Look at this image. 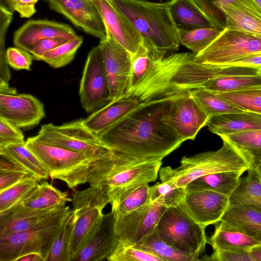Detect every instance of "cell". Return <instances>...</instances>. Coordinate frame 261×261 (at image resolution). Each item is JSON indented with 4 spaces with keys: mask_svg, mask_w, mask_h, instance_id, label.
Instances as JSON below:
<instances>
[{
    "mask_svg": "<svg viewBox=\"0 0 261 261\" xmlns=\"http://www.w3.org/2000/svg\"><path fill=\"white\" fill-rule=\"evenodd\" d=\"M172 95L141 100L98 136L115 151L140 159H163L184 142L164 120Z\"/></svg>",
    "mask_w": 261,
    "mask_h": 261,
    "instance_id": "obj_1",
    "label": "cell"
},
{
    "mask_svg": "<svg viewBox=\"0 0 261 261\" xmlns=\"http://www.w3.org/2000/svg\"><path fill=\"white\" fill-rule=\"evenodd\" d=\"M131 22L143 41L167 54L178 49L177 29L169 2L143 0H108Z\"/></svg>",
    "mask_w": 261,
    "mask_h": 261,
    "instance_id": "obj_2",
    "label": "cell"
},
{
    "mask_svg": "<svg viewBox=\"0 0 261 261\" xmlns=\"http://www.w3.org/2000/svg\"><path fill=\"white\" fill-rule=\"evenodd\" d=\"M180 163L174 169L170 166L160 168L159 174L161 181L185 188L192 181L204 175L224 171L245 172L250 168L239 152L224 141L218 150L184 156Z\"/></svg>",
    "mask_w": 261,
    "mask_h": 261,
    "instance_id": "obj_3",
    "label": "cell"
},
{
    "mask_svg": "<svg viewBox=\"0 0 261 261\" xmlns=\"http://www.w3.org/2000/svg\"><path fill=\"white\" fill-rule=\"evenodd\" d=\"M69 206L59 207L45 218L23 231L0 238V261H16L29 253H37L47 261L51 246Z\"/></svg>",
    "mask_w": 261,
    "mask_h": 261,
    "instance_id": "obj_4",
    "label": "cell"
},
{
    "mask_svg": "<svg viewBox=\"0 0 261 261\" xmlns=\"http://www.w3.org/2000/svg\"><path fill=\"white\" fill-rule=\"evenodd\" d=\"M25 146L39 159L52 179H59L70 189L88 182L92 162L82 153L43 143L35 136Z\"/></svg>",
    "mask_w": 261,
    "mask_h": 261,
    "instance_id": "obj_5",
    "label": "cell"
},
{
    "mask_svg": "<svg viewBox=\"0 0 261 261\" xmlns=\"http://www.w3.org/2000/svg\"><path fill=\"white\" fill-rule=\"evenodd\" d=\"M83 120L81 118L60 125L43 124L35 137L43 143L82 153L93 163L113 154L115 151L88 128Z\"/></svg>",
    "mask_w": 261,
    "mask_h": 261,
    "instance_id": "obj_6",
    "label": "cell"
},
{
    "mask_svg": "<svg viewBox=\"0 0 261 261\" xmlns=\"http://www.w3.org/2000/svg\"><path fill=\"white\" fill-rule=\"evenodd\" d=\"M205 227L195 221L179 205L168 207L156 229L160 239L175 249L199 255L207 243Z\"/></svg>",
    "mask_w": 261,
    "mask_h": 261,
    "instance_id": "obj_7",
    "label": "cell"
},
{
    "mask_svg": "<svg viewBox=\"0 0 261 261\" xmlns=\"http://www.w3.org/2000/svg\"><path fill=\"white\" fill-rule=\"evenodd\" d=\"M72 202V209L77 219L70 248V261H76L99 228L104 215L102 210L109 202L100 188L92 186L75 191Z\"/></svg>",
    "mask_w": 261,
    "mask_h": 261,
    "instance_id": "obj_8",
    "label": "cell"
},
{
    "mask_svg": "<svg viewBox=\"0 0 261 261\" xmlns=\"http://www.w3.org/2000/svg\"><path fill=\"white\" fill-rule=\"evenodd\" d=\"M258 53H261L260 35L225 28L206 48L195 54L194 59L202 64L226 65Z\"/></svg>",
    "mask_w": 261,
    "mask_h": 261,
    "instance_id": "obj_9",
    "label": "cell"
},
{
    "mask_svg": "<svg viewBox=\"0 0 261 261\" xmlns=\"http://www.w3.org/2000/svg\"><path fill=\"white\" fill-rule=\"evenodd\" d=\"M209 118L190 90L173 94L164 114L166 124L183 142L194 140Z\"/></svg>",
    "mask_w": 261,
    "mask_h": 261,
    "instance_id": "obj_10",
    "label": "cell"
},
{
    "mask_svg": "<svg viewBox=\"0 0 261 261\" xmlns=\"http://www.w3.org/2000/svg\"><path fill=\"white\" fill-rule=\"evenodd\" d=\"M81 105L88 113H92L110 103L108 82L100 46L89 52L80 83Z\"/></svg>",
    "mask_w": 261,
    "mask_h": 261,
    "instance_id": "obj_11",
    "label": "cell"
},
{
    "mask_svg": "<svg viewBox=\"0 0 261 261\" xmlns=\"http://www.w3.org/2000/svg\"><path fill=\"white\" fill-rule=\"evenodd\" d=\"M162 159L144 160L116 172L92 187L100 188L111 204L125 192L141 185L155 181L162 164Z\"/></svg>",
    "mask_w": 261,
    "mask_h": 261,
    "instance_id": "obj_12",
    "label": "cell"
},
{
    "mask_svg": "<svg viewBox=\"0 0 261 261\" xmlns=\"http://www.w3.org/2000/svg\"><path fill=\"white\" fill-rule=\"evenodd\" d=\"M107 76L110 98H119L128 90L132 70V55L107 30L106 37L100 41Z\"/></svg>",
    "mask_w": 261,
    "mask_h": 261,
    "instance_id": "obj_13",
    "label": "cell"
},
{
    "mask_svg": "<svg viewBox=\"0 0 261 261\" xmlns=\"http://www.w3.org/2000/svg\"><path fill=\"white\" fill-rule=\"evenodd\" d=\"M166 208L150 202L115 220L116 246H134L155 228Z\"/></svg>",
    "mask_w": 261,
    "mask_h": 261,
    "instance_id": "obj_14",
    "label": "cell"
},
{
    "mask_svg": "<svg viewBox=\"0 0 261 261\" xmlns=\"http://www.w3.org/2000/svg\"><path fill=\"white\" fill-rule=\"evenodd\" d=\"M51 10L68 19L76 28L99 39H105L107 30L91 0H45Z\"/></svg>",
    "mask_w": 261,
    "mask_h": 261,
    "instance_id": "obj_15",
    "label": "cell"
},
{
    "mask_svg": "<svg viewBox=\"0 0 261 261\" xmlns=\"http://www.w3.org/2000/svg\"><path fill=\"white\" fill-rule=\"evenodd\" d=\"M179 206L195 221L206 227L221 221L229 207V197L208 190L186 191Z\"/></svg>",
    "mask_w": 261,
    "mask_h": 261,
    "instance_id": "obj_16",
    "label": "cell"
},
{
    "mask_svg": "<svg viewBox=\"0 0 261 261\" xmlns=\"http://www.w3.org/2000/svg\"><path fill=\"white\" fill-rule=\"evenodd\" d=\"M45 115L43 104L31 94L0 93V118L20 129L34 127Z\"/></svg>",
    "mask_w": 261,
    "mask_h": 261,
    "instance_id": "obj_17",
    "label": "cell"
},
{
    "mask_svg": "<svg viewBox=\"0 0 261 261\" xmlns=\"http://www.w3.org/2000/svg\"><path fill=\"white\" fill-rule=\"evenodd\" d=\"M98 11L106 30L132 55L143 39L129 20L108 0H91Z\"/></svg>",
    "mask_w": 261,
    "mask_h": 261,
    "instance_id": "obj_18",
    "label": "cell"
},
{
    "mask_svg": "<svg viewBox=\"0 0 261 261\" xmlns=\"http://www.w3.org/2000/svg\"><path fill=\"white\" fill-rule=\"evenodd\" d=\"M78 36L67 24L47 19L30 20L18 29L13 35L16 47L30 53L35 44L44 39L62 37L68 40Z\"/></svg>",
    "mask_w": 261,
    "mask_h": 261,
    "instance_id": "obj_19",
    "label": "cell"
},
{
    "mask_svg": "<svg viewBox=\"0 0 261 261\" xmlns=\"http://www.w3.org/2000/svg\"><path fill=\"white\" fill-rule=\"evenodd\" d=\"M225 29L239 30L261 35V10L251 0H234L218 6Z\"/></svg>",
    "mask_w": 261,
    "mask_h": 261,
    "instance_id": "obj_20",
    "label": "cell"
},
{
    "mask_svg": "<svg viewBox=\"0 0 261 261\" xmlns=\"http://www.w3.org/2000/svg\"><path fill=\"white\" fill-rule=\"evenodd\" d=\"M118 243L115 219L112 212L104 214L94 236L80 252L76 261H99L107 258Z\"/></svg>",
    "mask_w": 261,
    "mask_h": 261,
    "instance_id": "obj_21",
    "label": "cell"
},
{
    "mask_svg": "<svg viewBox=\"0 0 261 261\" xmlns=\"http://www.w3.org/2000/svg\"><path fill=\"white\" fill-rule=\"evenodd\" d=\"M132 95H123L119 98L91 113L84 119L85 125L98 136L117 122L141 103Z\"/></svg>",
    "mask_w": 261,
    "mask_h": 261,
    "instance_id": "obj_22",
    "label": "cell"
},
{
    "mask_svg": "<svg viewBox=\"0 0 261 261\" xmlns=\"http://www.w3.org/2000/svg\"><path fill=\"white\" fill-rule=\"evenodd\" d=\"M57 208L34 209L17 203L9 209L0 212V238L32 227Z\"/></svg>",
    "mask_w": 261,
    "mask_h": 261,
    "instance_id": "obj_23",
    "label": "cell"
},
{
    "mask_svg": "<svg viewBox=\"0 0 261 261\" xmlns=\"http://www.w3.org/2000/svg\"><path fill=\"white\" fill-rule=\"evenodd\" d=\"M206 125L219 136L261 129V114L241 111L213 116Z\"/></svg>",
    "mask_w": 261,
    "mask_h": 261,
    "instance_id": "obj_24",
    "label": "cell"
},
{
    "mask_svg": "<svg viewBox=\"0 0 261 261\" xmlns=\"http://www.w3.org/2000/svg\"><path fill=\"white\" fill-rule=\"evenodd\" d=\"M168 2L172 17L177 29L191 30L202 28H216L194 0H171Z\"/></svg>",
    "mask_w": 261,
    "mask_h": 261,
    "instance_id": "obj_25",
    "label": "cell"
},
{
    "mask_svg": "<svg viewBox=\"0 0 261 261\" xmlns=\"http://www.w3.org/2000/svg\"><path fill=\"white\" fill-rule=\"evenodd\" d=\"M207 243L214 251L221 250H250L261 243L220 221L216 225L213 234L207 238Z\"/></svg>",
    "mask_w": 261,
    "mask_h": 261,
    "instance_id": "obj_26",
    "label": "cell"
},
{
    "mask_svg": "<svg viewBox=\"0 0 261 261\" xmlns=\"http://www.w3.org/2000/svg\"><path fill=\"white\" fill-rule=\"evenodd\" d=\"M221 221L261 243V211L250 206L230 207Z\"/></svg>",
    "mask_w": 261,
    "mask_h": 261,
    "instance_id": "obj_27",
    "label": "cell"
},
{
    "mask_svg": "<svg viewBox=\"0 0 261 261\" xmlns=\"http://www.w3.org/2000/svg\"><path fill=\"white\" fill-rule=\"evenodd\" d=\"M68 196L67 192H62L43 181L17 203L34 209H54L66 206L67 202L72 201Z\"/></svg>",
    "mask_w": 261,
    "mask_h": 261,
    "instance_id": "obj_28",
    "label": "cell"
},
{
    "mask_svg": "<svg viewBox=\"0 0 261 261\" xmlns=\"http://www.w3.org/2000/svg\"><path fill=\"white\" fill-rule=\"evenodd\" d=\"M244 172L243 171H224L204 175L189 183L185 187L186 190L212 191L230 197L239 185Z\"/></svg>",
    "mask_w": 261,
    "mask_h": 261,
    "instance_id": "obj_29",
    "label": "cell"
},
{
    "mask_svg": "<svg viewBox=\"0 0 261 261\" xmlns=\"http://www.w3.org/2000/svg\"><path fill=\"white\" fill-rule=\"evenodd\" d=\"M232 146L255 169L261 164V129L220 136Z\"/></svg>",
    "mask_w": 261,
    "mask_h": 261,
    "instance_id": "obj_30",
    "label": "cell"
},
{
    "mask_svg": "<svg viewBox=\"0 0 261 261\" xmlns=\"http://www.w3.org/2000/svg\"><path fill=\"white\" fill-rule=\"evenodd\" d=\"M247 171L229 197V207L250 206L261 211V179L254 169L249 168Z\"/></svg>",
    "mask_w": 261,
    "mask_h": 261,
    "instance_id": "obj_31",
    "label": "cell"
},
{
    "mask_svg": "<svg viewBox=\"0 0 261 261\" xmlns=\"http://www.w3.org/2000/svg\"><path fill=\"white\" fill-rule=\"evenodd\" d=\"M1 156L29 171L40 181L50 178L49 172L24 144L10 145L0 148Z\"/></svg>",
    "mask_w": 261,
    "mask_h": 261,
    "instance_id": "obj_32",
    "label": "cell"
},
{
    "mask_svg": "<svg viewBox=\"0 0 261 261\" xmlns=\"http://www.w3.org/2000/svg\"><path fill=\"white\" fill-rule=\"evenodd\" d=\"M134 247L148 252L163 261H197L199 255L187 253L169 245L159 237L155 228Z\"/></svg>",
    "mask_w": 261,
    "mask_h": 261,
    "instance_id": "obj_33",
    "label": "cell"
},
{
    "mask_svg": "<svg viewBox=\"0 0 261 261\" xmlns=\"http://www.w3.org/2000/svg\"><path fill=\"white\" fill-rule=\"evenodd\" d=\"M257 87H261V72L254 74L214 78L202 83L198 88L215 93H223Z\"/></svg>",
    "mask_w": 261,
    "mask_h": 261,
    "instance_id": "obj_34",
    "label": "cell"
},
{
    "mask_svg": "<svg viewBox=\"0 0 261 261\" xmlns=\"http://www.w3.org/2000/svg\"><path fill=\"white\" fill-rule=\"evenodd\" d=\"M166 54L142 41L137 50L132 55L131 75L126 91L138 83L154 63L163 59Z\"/></svg>",
    "mask_w": 261,
    "mask_h": 261,
    "instance_id": "obj_35",
    "label": "cell"
},
{
    "mask_svg": "<svg viewBox=\"0 0 261 261\" xmlns=\"http://www.w3.org/2000/svg\"><path fill=\"white\" fill-rule=\"evenodd\" d=\"M77 217L70 209L65 216L47 261H70V251Z\"/></svg>",
    "mask_w": 261,
    "mask_h": 261,
    "instance_id": "obj_36",
    "label": "cell"
},
{
    "mask_svg": "<svg viewBox=\"0 0 261 261\" xmlns=\"http://www.w3.org/2000/svg\"><path fill=\"white\" fill-rule=\"evenodd\" d=\"M149 186L148 184L141 185L122 195L116 201L111 203L112 211L116 220L143 205L150 202Z\"/></svg>",
    "mask_w": 261,
    "mask_h": 261,
    "instance_id": "obj_37",
    "label": "cell"
},
{
    "mask_svg": "<svg viewBox=\"0 0 261 261\" xmlns=\"http://www.w3.org/2000/svg\"><path fill=\"white\" fill-rule=\"evenodd\" d=\"M222 31L216 28L177 29L179 43L196 55L206 48Z\"/></svg>",
    "mask_w": 261,
    "mask_h": 261,
    "instance_id": "obj_38",
    "label": "cell"
},
{
    "mask_svg": "<svg viewBox=\"0 0 261 261\" xmlns=\"http://www.w3.org/2000/svg\"><path fill=\"white\" fill-rule=\"evenodd\" d=\"M190 92L209 117L243 111L214 92L202 88Z\"/></svg>",
    "mask_w": 261,
    "mask_h": 261,
    "instance_id": "obj_39",
    "label": "cell"
},
{
    "mask_svg": "<svg viewBox=\"0 0 261 261\" xmlns=\"http://www.w3.org/2000/svg\"><path fill=\"white\" fill-rule=\"evenodd\" d=\"M150 201L167 208L177 207L183 202L186 188L179 187L169 181L158 182L149 188Z\"/></svg>",
    "mask_w": 261,
    "mask_h": 261,
    "instance_id": "obj_40",
    "label": "cell"
},
{
    "mask_svg": "<svg viewBox=\"0 0 261 261\" xmlns=\"http://www.w3.org/2000/svg\"><path fill=\"white\" fill-rule=\"evenodd\" d=\"M216 93L243 111L261 114V87Z\"/></svg>",
    "mask_w": 261,
    "mask_h": 261,
    "instance_id": "obj_41",
    "label": "cell"
},
{
    "mask_svg": "<svg viewBox=\"0 0 261 261\" xmlns=\"http://www.w3.org/2000/svg\"><path fill=\"white\" fill-rule=\"evenodd\" d=\"M40 181L36 176L30 175L1 191L0 212L9 209L19 202L35 188Z\"/></svg>",
    "mask_w": 261,
    "mask_h": 261,
    "instance_id": "obj_42",
    "label": "cell"
},
{
    "mask_svg": "<svg viewBox=\"0 0 261 261\" xmlns=\"http://www.w3.org/2000/svg\"><path fill=\"white\" fill-rule=\"evenodd\" d=\"M83 41V37L80 36L69 40L46 53L42 61L54 68L63 67L73 60Z\"/></svg>",
    "mask_w": 261,
    "mask_h": 261,
    "instance_id": "obj_43",
    "label": "cell"
},
{
    "mask_svg": "<svg viewBox=\"0 0 261 261\" xmlns=\"http://www.w3.org/2000/svg\"><path fill=\"white\" fill-rule=\"evenodd\" d=\"M109 261H163L148 252L134 246H116L107 258Z\"/></svg>",
    "mask_w": 261,
    "mask_h": 261,
    "instance_id": "obj_44",
    "label": "cell"
},
{
    "mask_svg": "<svg viewBox=\"0 0 261 261\" xmlns=\"http://www.w3.org/2000/svg\"><path fill=\"white\" fill-rule=\"evenodd\" d=\"M30 175H32L25 169L1 156L0 192Z\"/></svg>",
    "mask_w": 261,
    "mask_h": 261,
    "instance_id": "obj_45",
    "label": "cell"
},
{
    "mask_svg": "<svg viewBox=\"0 0 261 261\" xmlns=\"http://www.w3.org/2000/svg\"><path fill=\"white\" fill-rule=\"evenodd\" d=\"M25 141L20 128L0 118V148L12 144H24Z\"/></svg>",
    "mask_w": 261,
    "mask_h": 261,
    "instance_id": "obj_46",
    "label": "cell"
},
{
    "mask_svg": "<svg viewBox=\"0 0 261 261\" xmlns=\"http://www.w3.org/2000/svg\"><path fill=\"white\" fill-rule=\"evenodd\" d=\"M6 51L7 61L11 67L16 70H31L34 59L30 52L17 47H9Z\"/></svg>",
    "mask_w": 261,
    "mask_h": 261,
    "instance_id": "obj_47",
    "label": "cell"
},
{
    "mask_svg": "<svg viewBox=\"0 0 261 261\" xmlns=\"http://www.w3.org/2000/svg\"><path fill=\"white\" fill-rule=\"evenodd\" d=\"M202 10L209 17L216 28L223 31L225 20L221 16L218 6L223 3H230L234 0H194Z\"/></svg>",
    "mask_w": 261,
    "mask_h": 261,
    "instance_id": "obj_48",
    "label": "cell"
},
{
    "mask_svg": "<svg viewBox=\"0 0 261 261\" xmlns=\"http://www.w3.org/2000/svg\"><path fill=\"white\" fill-rule=\"evenodd\" d=\"M201 260L213 261H254L250 250H221L214 251L210 256Z\"/></svg>",
    "mask_w": 261,
    "mask_h": 261,
    "instance_id": "obj_49",
    "label": "cell"
},
{
    "mask_svg": "<svg viewBox=\"0 0 261 261\" xmlns=\"http://www.w3.org/2000/svg\"><path fill=\"white\" fill-rule=\"evenodd\" d=\"M68 40V39L62 37L44 39L35 44L30 53L33 56L34 60L42 61L43 57L46 53Z\"/></svg>",
    "mask_w": 261,
    "mask_h": 261,
    "instance_id": "obj_50",
    "label": "cell"
},
{
    "mask_svg": "<svg viewBox=\"0 0 261 261\" xmlns=\"http://www.w3.org/2000/svg\"><path fill=\"white\" fill-rule=\"evenodd\" d=\"M38 0H12L13 8L21 18H28L36 12L35 4Z\"/></svg>",
    "mask_w": 261,
    "mask_h": 261,
    "instance_id": "obj_51",
    "label": "cell"
},
{
    "mask_svg": "<svg viewBox=\"0 0 261 261\" xmlns=\"http://www.w3.org/2000/svg\"><path fill=\"white\" fill-rule=\"evenodd\" d=\"M226 65L243 66L261 72V53L248 55L239 59Z\"/></svg>",
    "mask_w": 261,
    "mask_h": 261,
    "instance_id": "obj_52",
    "label": "cell"
},
{
    "mask_svg": "<svg viewBox=\"0 0 261 261\" xmlns=\"http://www.w3.org/2000/svg\"><path fill=\"white\" fill-rule=\"evenodd\" d=\"M16 261H43V259L38 253H29L20 256Z\"/></svg>",
    "mask_w": 261,
    "mask_h": 261,
    "instance_id": "obj_53",
    "label": "cell"
},
{
    "mask_svg": "<svg viewBox=\"0 0 261 261\" xmlns=\"http://www.w3.org/2000/svg\"><path fill=\"white\" fill-rule=\"evenodd\" d=\"M0 8L4 9L11 13H13L14 10L12 0H0Z\"/></svg>",
    "mask_w": 261,
    "mask_h": 261,
    "instance_id": "obj_54",
    "label": "cell"
},
{
    "mask_svg": "<svg viewBox=\"0 0 261 261\" xmlns=\"http://www.w3.org/2000/svg\"><path fill=\"white\" fill-rule=\"evenodd\" d=\"M250 251L254 261H261V245L252 247Z\"/></svg>",
    "mask_w": 261,
    "mask_h": 261,
    "instance_id": "obj_55",
    "label": "cell"
},
{
    "mask_svg": "<svg viewBox=\"0 0 261 261\" xmlns=\"http://www.w3.org/2000/svg\"><path fill=\"white\" fill-rule=\"evenodd\" d=\"M254 170L261 179V164L259 165Z\"/></svg>",
    "mask_w": 261,
    "mask_h": 261,
    "instance_id": "obj_56",
    "label": "cell"
},
{
    "mask_svg": "<svg viewBox=\"0 0 261 261\" xmlns=\"http://www.w3.org/2000/svg\"><path fill=\"white\" fill-rule=\"evenodd\" d=\"M261 10V0H251Z\"/></svg>",
    "mask_w": 261,
    "mask_h": 261,
    "instance_id": "obj_57",
    "label": "cell"
},
{
    "mask_svg": "<svg viewBox=\"0 0 261 261\" xmlns=\"http://www.w3.org/2000/svg\"><path fill=\"white\" fill-rule=\"evenodd\" d=\"M143 1H149V0H143Z\"/></svg>",
    "mask_w": 261,
    "mask_h": 261,
    "instance_id": "obj_58",
    "label": "cell"
}]
</instances>
